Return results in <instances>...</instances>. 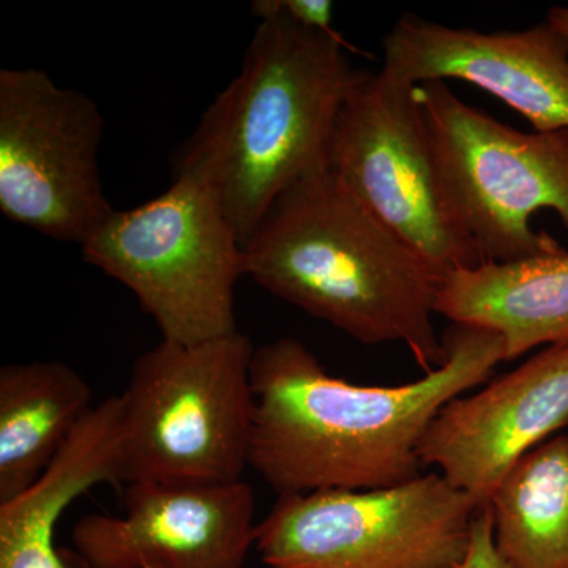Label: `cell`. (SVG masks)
<instances>
[{"instance_id":"8","label":"cell","mask_w":568,"mask_h":568,"mask_svg":"<svg viewBox=\"0 0 568 568\" xmlns=\"http://www.w3.org/2000/svg\"><path fill=\"white\" fill-rule=\"evenodd\" d=\"M328 170L440 272L481 264L440 185L416 85L355 70L336 118Z\"/></svg>"},{"instance_id":"4","label":"cell","mask_w":568,"mask_h":568,"mask_svg":"<svg viewBox=\"0 0 568 568\" xmlns=\"http://www.w3.org/2000/svg\"><path fill=\"white\" fill-rule=\"evenodd\" d=\"M254 346L242 332L162 342L134 362L122 399L121 484L241 481L254 422Z\"/></svg>"},{"instance_id":"2","label":"cell","mask_w":568,"mask_h":568,"mask_svg":"<svg viewBox=\"0 0 568 568\" xmlns=\"http://www.w3.org/2000/svg\"><path fill=\"white\" fill-rule=\"evenodd\" d=\"M246 275L365 345L403 343L425 373L446 361L433 315L444 272L331 170L276 197L245 244Z\"/></svg>"},{"instance_id":"6","label":"cell","mask_w":568,"mask_h":568,"mask_svg":"<svg viewBox=\"0 0 568 568\" xmlns=\"http://www.w3.org/2000/svg\"><path fill=\"white\" fill-rule=\"evenodd\" d=\"M447 203L481 263L564 246L530 219L555 211L568 231V129L519 132L470 106L446 81L416 85Z\"/></svg>"},{"instance_id":"17","label":"cell","mask_w":568,"mask_h":568,"mask_svg":"<svg viewBox=\"0 0 568 568\" xmlns=\"http://www.w3.org/2000/svg\"><path fill=\"white\" fill-rule=\"evenodd\" d=\"M252 13L260 21L282 18L302 28L336 33L332 28L334 3L328 0H254Z\"/></svg>"},{"instance_id":"16","label":"cell","mask_w":568,"mask_h":568,"mask_svg":"<svg viewBox=\"0 0 568 568\" xmlns=\"http://www.w3.org/2000/svg\"><path fill=\"white\" fill-rule=\"evenodd\" d=\"M508 568H568V435L526 455L489 500Z\"/></svg>"},{"instance_id":"1","label":"cell","mask_w":568,"mask_h":568,"mask_svg":"<svg viewBox=\"0 0 568 568\" xmlns=\"http://www.w3.org/2000/svg\"><path fill=\"white\" fill-rule=\"evenodd\" d=\"M446 361L402 386H358L332 376L291 336L254 347L250 462L278 496L390 488L420 476L418 446L447 403L488 383L506 362L503 338L452 324Z\"/></svg>"},{"instance_id":"12","label":"cell","mask_w":568,"mask_h":568,"mask_svg":"<svg viewBox=\"0 0 568 568\" xmlns=\"http://www.w3.org/2000/svg\"><path fill=\"white\" fill-rule=\"evenodd\" d=\"M384 69L409 84L462 80L525 115L534 132L568 129V41L547 21L480 32L399 17L383 40Z\"/></svg>"},{"instance_id":"10","label":"cell","mask_w":568,"mask_h":568,"mask_svg":"<svg viewBox=\"0 0 568 568\" xmlns=\"http://www.w3.org/2000/svg\"><path fill=\"white\" fill-rule=\"evenodd\" d=\"M566 426L568 346H551L447 403L426 428L418 458L487 507L510 470Z\"/></svg>"},{"instance_id":"15","label":"cell","mask_w":568,"mask_h":568,"mask_svg":"<svg viewBox=\"0 0 568 568\" xmlns=\"http://www.w3.org/2000/svg\"><path fill=\"white\" fill-rule=\"evenodd\" d=\"M92 388L61 361L0 369V504L22 495L92 409Z\"/></svg>"},{"instance_id":"13","label":"cell","mask_w":568,"mask_h":568,"mask_svg":"<svg viewBox=\"0 0 568 568\" xmlns=\"http://www.w3.org/2000/svg\"><path fill=\"white\" fill-rule=\"evenodd\" d=\"M122 399L89 410L43 476L0 504V568H92L55 544L63 511L100 484H121Z\"/></svg>"},{"instance_id":"3","label":"cell","mask_w":568,"mask_h":568,"mask_svg":"<svg viewBox=\"0 0 568 568\" xmlns=\"http://www.w3.org/2000/svg\"><path fill=\"white\" fill-rule=\"evenodd\" d=\"M347 50L338 32L260 21L237 77L179 149L174 178L211 190L244 246L280 194L327 170L355 73Z\"/></svg>"},{"instance_id":"18","label":"cell","mask_w":568,"mask_h":568,"mask_svg":"<svg viewBox=\"0 0 568 568\" xmlns=\"http://www.w3.org/2000/svg\"><path fill=\"white\" fill-rule=\"evenodd\" d=\"M455 568H508L496 549L495 519L489 506L478 510L465 558Z\"/></svg>"},{"instance_id":"9","label":"cell","mask_w":568,"mask_h":568,"mask_svg":"<svg viewBox=\"0 0 568 568\" xmlns=\"http://www.w3.org/2000/svg\"><path fill=\"white\" fill-rule=\"evenodd\" d=\"M103 125L95 100L47 71L0 70V212L84 245L114 212L100 179Z\"/></svg>"},{"instance_id":"19","label":"cell","mask_w":568,"mask_h":568,"mask_svg":"<svg viewBox=\"0 0 568 568\" xmlns=\"http://www.w3.org/2000/svg\"><path fill=\"white\" fill-rule=\"evenodd\" d=\"M547 22L568 41V7H552L548 11Z\"/></svg>"},{"instance_id":"14","label":"cell","mask_w":568,"mask_h":568,"mask_svg":"<svg viewBox=\"0 0 568 568\" xmlns=\"http://www.w3.org/2000/svg\"><path fill=\"white\" fill-rule=\"evenodd\" d=\"M436 315L495 332L506 362L536 347L568 346V252L448 271Z\"/></svg>"},{"instance_id":"7","label":"cell","mask_w":568,"mask_h":568,"mask_svg":"<svg viewBox=\"0 0 568 568\" xmlns=\"http://www.w3.org/2000/svg\"><path fill=\"white\" fill-rule=\"evenodd\" d=\"M480 508L439 473L390 488L278 496L254 548L271 568H455Z\"/></svg>"},{"instance_id":"11","label":"cell","mask_w":568,"mask_h":568,"mask_svg":"<svg viewBox=\"0 0 568 568\" xmlns=\"http://www.w3.org/2000/svg\"><path fill=\"white\" fill-rule=\"evenodd\" d=\"M121 517L85 515L74 549L92 568H242L254 547V496L245 481L132 484Z\"/></svg>"},{"instance_id":"5","label":"cell","mask_w":568,"mask_h":568,"mask_svg":"<svg viewBox=\"0 0 568 568\" xmlns=\"http://www.w3.org/2000/svg\"><path fill=\"white\" fill-rule=\"evenodd\" d=\"M81 252L136 295L164 342L197 345L239 332L245 246L203 183L174 178L148 203L112 212Z\"/></svg>"}]
</instances>
